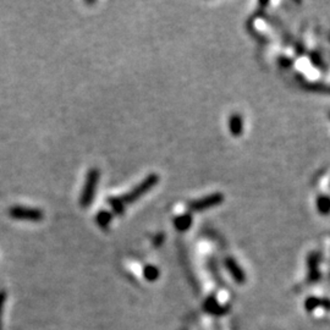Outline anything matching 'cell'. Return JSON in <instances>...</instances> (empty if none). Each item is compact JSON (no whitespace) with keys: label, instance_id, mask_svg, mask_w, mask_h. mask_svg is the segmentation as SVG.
<instances>
[{"label":"cell","instance_id":"cell-3","mask_svg":"<svg viewBox=\"0 0 330 330\" xmlns=\"http://www.w3.org/2000/svg\"><path fill=\"white\" fill-rule=\"evenodd\" d=\"M224 199L225 197L222 193L215 192L209 196H205L203 198H199V199L191 200L187 204V207L191 212H202V210L210 209V208H214L217 205L221 204Z\"/></svg>","mask_w":330,"mask_h":330},{"label":"cell","instance_id":"cell-4","mask_svg":"<svg viewBox=\"0 0 330 330\" xmlns=\"http://www.w3.org/2000/svg\"><path fill=\"white\" fill-rule=\"evenodd\" d=\"M314 207L322 217H328L330 214V193L320 192L314 198Z\"/></svg>","mask_w":330,"mask_h":330},{"label":"cell","instance_id":"cell-11","mask_svg":"<svg viewBox=\"0 0 330 330\" xmlns=\"http://www.w3.org/2000/svg\"><path fill=\"white\" fill-rule=\"evenodd\" d=\"M144 273H146V276L149 279H154L158 276V270H156L154 266H147L146 270H144Z\"/></svg>","mask_w":330,"mask_h":330},{"label":"cell","instance_id":"cell-1","mask_svg":"<svg viewBox=\"0 0 330 330\" xmlns=\"http://www.w3.org/2000/svg\"><path fill=\"white\" fill-rule=\"evenodd\" d=\"M99 177L100 174L98 169L93 168L88 171L85 186H83L82 193H81L80 197V205L82 208H88L92 204L93 199H94L95 191H97V185L98 181H99Z\"/></svg>","mask_w":330,"mask_h":330},{"label":"cell","instance_id":"cell-2","mask_svg":"<svg viewBox=\"0 0 330 330\" xmlns=\"http://www.w3.org/2000/svg\"><path fill=\"white\" fill-rule=\"evenodd\" d=\"M158 182H159V176L156 175V174H151V175L147 176V177L144 178L141 183H138L136 187L132 188L130 192L125 193V195L121 197L122 202H124L125 204H131V203L136 202V200L139 199L142 196H144L147 192H149L152 188H154V186H155Z\"/></svg>","mask_w":330,"mask_h":330},{"label":"cell","instance_id":"cell-12","mask_svg":"<svg viewBox=\"0 0 330 330\" xmlns=\"http://www.w3.org/2000/svg\"><path fill=\"white\" fill-rule=\"evenodd\" d=\"M329 120H330V111H329Z\"/></svg>","mask_w":330,"mask_h":330},{"label":"cell","instance_id":"cell-5","mask_svg":"<svg viewBox=\"0 0 330 330\" xmlns=\"http://www.w3.org/2000/svg\"><path fill=\"white\" fill-rule=\"evenodd\" d=\"M229 130L232 136L240 137L243 132V119L240 114H232L229 120Z\"/></svg>","mask_w":330,"mask_h":330},{"label":"cell","instance_id":"cell-9","mask_svg":"<svg viewBox=\"0 0 330 330\" xmlns=\"http://www.w3.org/2000/svg\"><path fill=\"white\" fill-rule=\"evenodd\" d=\"M108 203L111 207L112 212L117 215H121L125 210V203L122 202L121 197H110L108 198Z\"/></svg>","mask_w":330,"mask_h":330},{"label":"cell","instance_id":"cell-6","mask_svg":"<svg viewBox=\"0 0 330 330\" xmlns=\"http://www.w3.org/2000/svg\"><path fill=\"white\" fill-rule=\"evenodd\" d=\"M174 225H175L176 229L178 231H186L191 227L192 225V215L190 213H185V214H181L178 217H176L174 219Z\"/></svg>","mask_w":330,"mask_h":330},{"label":"cell","instance_id":"cell-10","mask_svg":"<svg viewBox=\"0 0 330 330\" xmlns=\"http://www.w3.org/2000/svg\"><path fill=\"white\" fill-rule=\"evenodd\" d=\"M226 265H227V268L230 269V271H231L232 275H234L235 278L239 279V280H240V279H242V271L240 270V268L237 266V264L235 263L232 259H227Z\"/></svg>","mask_w":330,"mask_h":330},{"label":"cell","instance_id":"cell-8","mask_svg":"<svg viewBox=\"0 0 330 330\" xmlns=\"http://www.w3.org/2000/svg\"><path fill=\"white\" fill-rule=\"evenodd\" d=\"M111 220L112 214L110 212H108V210H100V212H98L97 217H95V221L103 229H107L110 222H111Z\"/></svg>","mask_w":330,"mask_h":330},{"label":"cell","instance_id":"cell-7","mask_svg":"<svg viewBox=\"0 0 330 330\" xmlns=\"http://www.w3.org/2000/svg\"><path fill=\"white\" fill-rule=\"evenodd\" d=\"M15 215L20 218H24V219H32V220H39L43 218V213L36 209H16L15 210Z\"/></svg>","mask_w":330,"mask_h":330}]
</instances>
